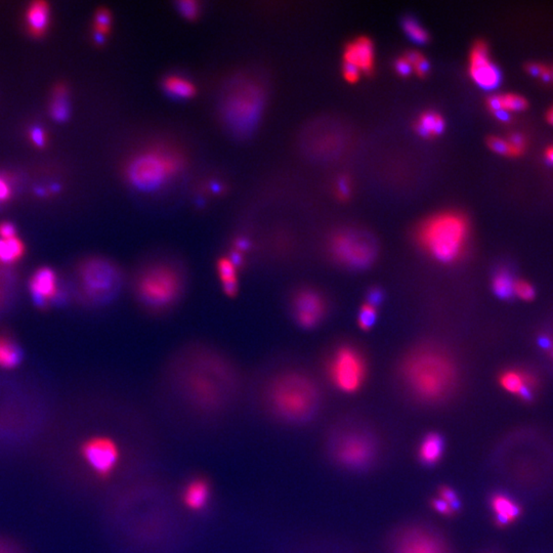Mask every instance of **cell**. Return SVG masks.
<instances>
[{
	"instance_id": "44dd1931",
	"label": "cell",
	"mask_w": 553,
	"mask_h": 553,
	"mask_svg": "<svg viewBox=\"0 0 553 553\" xmlns=\"http://www.w3.org/2000/svg\"><path fill=\"white\" fill-rule=\"evenodd\" d=\"M161 89L171 99L186 101L195 98L198 88L193 80L182 74H167L160 82Z\"/></svg>"
},
{
	"instance_id": "ee69618b",
	"label": "cell",
	"mask_w": 553,
	"mask_h": 553,
	"mask_svg": "<svg viewBox=\"0 0 553 553\" xmlns=\"http://www.w3.org/2000/svg\"><path fill=\"white\" fill-rule=\"evenodd\" d=\"M394 67H396V71L398 72L401 76H409V75L413 72L412 66L410 65L409 62L407 61V59L405 58V57H402V58L396 59V64H394Z\"/></svg>"
},
{
	"instance_id": "ffe728a7",
	"label": "cell",
	"mask_w": 553,
	"mask_h": 553,
	"mask_svg": "<svg viewBox=\"0 0 553 553\" xmlns=\"http://www.w3.org/2000/svg\"><path fill=\"white\" fill-rule=\"evenodd\" d=\"M490 508L496 524L500 526L515 523L522 515V508L517 500L505 493H494L490 498Z\"/></svg>"
},
{
	"instance_id": "7dc6e473",
	"label": "cell",
	"mask_w": 553,
	"mask_h": 553,
	"mask_svg": "<svg viewBox=\"0 0 553 553\" xmlns=\"http://www.w3.org/2000/svg\"><path fill=\"white\" fill-rule=\"evenodd\" d=\"M508 141L511 145H512L513 147L517 148V150H519V151H522L524 153L526 143H524V138L522 134H511L510 138H508Z\"/></svg>"
},
{
	"instance_id": "8992f818",
	"label": "cell",
	"mask_w": 553,
	"mask_h": 553,
	"mask_svg": "<svg viewBox=\"0 0 553 553\" xmlns=\"http://www.w3.org/2000/svg\"><path fill=\"white\" fill-rule=\"evenodd\" d=\"M403 379L412 394L424 402H438L456 385L457 370L448 354L436 349L412 352L405 360Z\"/></svg>"
},
{
	"instance_id": "6da1fadb",
	"label": "cell",
	"mask_w": 553,
	"mask_h": 553,
	"mask_svg": "<svg viewBox=\"0 0 553 553\" xmlns=\"http://www.w3.org/2000/svg\"><path fill=\"white\" fill-rule=\"evenodd\" d=\"M156 385L189 406L213 413L241 396L249 376L224 350L193 341L173 350L165 360Z\"/></svg>"
},
{
	"instance_id": "277c9868",
	"label": "cell",
	"mask_w": 553,
	"mask_h": 553,
	"mask_svg": "<svg viewBox=\"0 0 553 553\" xmlns=\"http://www.w3.org/2000/svg\"><path fill=\"white\" fill-rule=\"evenodd\" d=\"M268 90L261 77L238 73L222 87L217 116L224 131L238 140H245L259 129L266 112Z\"/></svg>"
},
{
	"instance_id": "b9f144b4",
	"label": "cell",
	"mask_w": 553,
	"mask_h": 553,
	"mask_svg": "<svg viewBox=\"0 0 553 553\" xmlns=\"http://www.w3.org/2000/svg\"><path fill=\"white\" fill-rule=\"evenodd\" d=\"M17 237V229L12 222H4L0 224V239H13Z\"/></svg>"
},
{
	"instance_id": "c3c4849f",
	"label": "cell",
	"mask_w": 553,
	"mask_h": 553,
	"mask_svg": "<svg viewBox=\"0 0 553 553\" xmlns=\"http://www.w3.org/2000/svg\"><path fill=\"white\" fill-rule=\"evenodd\" d=\"M538 343L539 347H541L542 350H548V352H550V350L552 349L553 341L548 335L541 334L538 337V343Z\"/></svg>"
},
{
	"instance_id": "11a10c76",
	"label": "cell",
	"mask_w": 553,
	"mask_h": 553,
	"mask_svg": "<svg viewBox=\"0 0 553 553\" xmlns=\"http://www.w3.org/2000/svg\"><path fill=\"white\" fill-rule=\"evenodd\" d=\"M550 358H552V360L553 361V345H552V349L550 350Z\"/></svg>"
},
{
	"instance_id": "7a4b0ae2",
	"label": "cell",
	"mask_w": 553,
	"mask_h": 553,
	"mask_svg": "<svg viewBox=\"0 0 553 553\" xmlns=\"http://www.w3.org/2000/svg\"><path fill=\"white\" fill-rule=\"evenodd\" d=\"M186 262L178 254L157 252L143 257L127 276L132 301L152 317L171 314L182 303L189 288Z\"/></svg>"
},
{
	"instance_id": "30bf717a",
	"label": "cell",
	"mask_w": 553,
	"mask_h": 553,
	"mask_svg": "<svg viewBox=\"0 0 553 553\" xmlns=\"http://www.w3.org/2000/svg\"><path fill=\"white\" fill-rule=\"evenodd\" d=\"M330 251L337 261L352 270L367 268L376 257L369 238L352 231L337 233L330 242Z\"/></svg>"
},
{
	"instance_id": "d590c367",
	"label": "cell",
	"mask_w": 553,
	"mask_h": 553,
	"mask_svg": "<svg viewBox=\"0 0 553 553\" xmlns=\"http://www.w3.org/2000/svg\"><path fill=\"white\" fill-rule=\"evenodd\" d=\"M378 318V308L365 303L359 313L358 323L362 330H369Z\"/></svg>"
},
{
	"instance_id": "484cf974",
	"label": "cell",
	"mask_w": 553,
	"mask_h": 553,
	"mask_svg": "<svg viewBox=\"0 0 553 553\" xmlns=\"http://www.w3.org/2000/svg\"><path fill=\"white\" fill-rule=\"evenodd\" d=\"M487 106L494 113L497 111L517 112L524 111L528 107V102L519 94H506L492 96L487 100Z\"/></svg>"
},
{
	"instance_id": "2e32d148",
	"label": "cell",
	"mask_w": 553,
	"mask_h": 553,
	"mask_svg": "<svg viewBox=\"0 0 553 553\" xmlns=\"http://www.w3.org/2000/svg\"><path fill=\"white\" fill-rule=\"evenodd\" d=\"M338 461L347 466H364L373 455V446L368 438L350 435L340 440L335 451Z\"/></svg>"
},
{
	"instance_id": "d6986e66",
	"label": "cell",
	"mask_w": 553,
	"mask_h": 553,
	"mask_svg": "<svg viewBox=\"0 0 553 553\" xmlns=\"http://www.w3.org/2000/svg\"><path fill=\"white\" fill-rule=\"evenodd\" d=\"M215 273L222 292L228 296H235L240 286L242 271L226 252L220 254L215 261Z\"/></svg>"
},
{
	"instance_id": "ac0fdd59",
	"label": "cell",
	"mask_w": 553,
	"mask_h": 553,
	"mask_svg": "<svg viewBox=\"0 0 553 553\" xmlns=\"http://www.w3.org/2000/svg\"><path fill=\"white\" fill-rule=\"evenodd\" d=\"M375 63L373 43L368 37L354 39L345 46L343 64L354 66L361 73H371Z\"/></svg>"
},
{
	"instance_id": "4316f807",
	"label": "cell",
	"mask_w": 553,
	"mask_h": 553,
	"mask_svg": "<svg viewBox=\"0 0 553 553\" xmlns=\"http://www.w3.org/2000/svg\"><path fill=\"white\" fill-rule=\"evenodd\" d=\"M22 361L19 345L8 335L0 334V368L14 369Z\"/></svg>"
},
{
	"instance_id": "bcb514c9",
	"label": "cell",
	"mask_w": 553,
	"mask_h": 553,
	"mask_svg": "<svg viewBox=\"0 0 553 553\" xmlns=\"http://www.w3.org/2000/svg\"><path fill=\"white\" fill-rule=\"evenodd\" d=\"M12 195V189L8 180L0 178V202L8 201Z\"/></svg>"
},
{
	"instance_id": "7bdbcfd3",
	"label": "cell",
	"mask_w": 553,
	"mask_h": 553,
	"mask_svg": "<svg viewBox=\"0 0 553 553\" xmlns=\"http://www.w3.org/2000/svg\"><path fill=\"white\" fill-rule=\"evenodd\" d=\"M343 74L345 80L350 83L357 82L361 76V72L357 68L352 65H347V64H343Z\"/></svg>"
},
{
	"instance_id": "83f0119b",
	"label": "cell",
	"mask_w": 553,
	"mask_h": 553,
	"mask_svg": "<svg viewBox=\"0 0 553 553\" xmlns=\"http://www.w3.org/2000/svg\"><path fill=\"white\" fill-rule=\"evenodd\" d=\"M415 129L423 138H433L444 131L445 120L437 112H424L418 117Z\"/></svg>"
},
{
	"instance_id": "681fc988",
	"label": "cell",
	"mask_w": 553,
	"mask_h": 553,
	"mask_svg": "<svg viewBox=\"0 0 553 553\" xmlns=\"http://www.w3.org/2000/svg\"><path fill=\"white\" fill-rule=\"evenodd\" d=\"M543 68L544 65H540V64H530V65L526 66V71L530 74L534 75V76H541Z\"/></svg>"
},
{
	"instance_id": "5bb4252c",
	"label": "cell",
	"mask_w": 553,
	"mask_h": 553,
	"mask_svg": "<svg viewBox=\"0 0 553 553\" xmlns=\"http://www.w3.org/2000/svg\"><path fill=\"white\" fill-rule=\"evenodd\" d=\"M500 387L506 393L517 396L526 403H532L540 387V379L529 369H506L498 378Z\"/></svg>"
},
{
	"instance_id": "f6af8a7d",
	"label": "cell",
	"mask_w": 553,
	"mask_h": 553,
	"mask_svg": "<svg viewBox=\"0 0 553 553\" xmlns=\"http://www.w3.org/2000/svg\"><path fill=\"white\" fill-rule=\"evenodd\" d=\"M382 301L383 293L381 292V290L378 289V288H372V289H370V292H368L367 301H366V303H369V305L378 308V306L380 305Z\"/></svg>"
},
{
	"instance_id": "d6a6232c",
	"label": "cell",
	"mask_w": 553,
	"mask_h": 553,
	"mask_svg": "<svg viewBox=\"0 0 553 553\" xmlns=\"http://www.w3.org/2000/svg\"><path fill=\"white\" fill-rule=\"evenodd\" d=\"M175 10L187 21H196L201 15L202 8L195 0H180L175 2Z\"/></svg>"
},
{
	"instance_id": "e0dca14e",
	"label": "cell",
	"mask_w": 553,
	"mask_h": 553,
	"mask_svg": "<svg viewBox=\"0 0 553 553\" xmlns=\"http://www.w3.org/2000/svg\"><path fill=\"white\" fill-rule=\"evenodd\" d=\"M396 553H447V548L433 533L412 529L398 539Z\"/></svg>"
},
{
	"instance_id": "f35d334b",
	"label": "cell",
	"mask_w": 553,
	"mask_h": 553,
	"mask_svg": "<svg viewBox=\"0 0 553 553\" xmlns=\"http://www.w3.org/2000/svg\"><path fill=\"white\" fill-rule=\"evenodd\" d=\"M352 193V186L347 176H341L338 178L336 184V194L340 199L345 200L350 197Z\"/></svg>"
},
{
	"instance_id": "8d00e7d4",
	"label": "cell",
	"mask_w": 553,
	"mask_h": 553,
	"mask_svg": "<svg viewBox=\"0 0 553 553\" xmlns=\"http://www.w3.org/2000/svg\"><path fill=\"white\" fill-rule=\"evenodd\" d=\"M515 297L530 303V301H534L536 297V289L526 280L515 279Z\"/></svg>"
},
{
	"instance_id": "f1b7e54d",
	"label": "cell",
	"mask_w": 553,
	"mask_h": 553,
	"mask_svg": "<svg viewBox=\"0 0 553 553\" xmlns=\"http://www.w3.org/2000/svg\"><path fill=\"white\" fill-rule=\"evenodd\" d=\"M25 253V244L19 237L0 239V264H15L21 261Z\"/></svg>"
},
{
	"instance_id": "816d5d0a",
	"label": "cell",
	"mask_w": 553,
	"mask_h": 553,
	"mask_svg": "<svg viewBox=\"0 0 553 553\" xmlns=\"http://www.w3.org/2000/svg\"><path fill=\"white\" fill-rule=\"evenodd\" d=\"M494 115L497 117L499 120L503 121V122H508L510 119V113L505 111L494 112Z\"/></svg>"
},
{
	"instance_id": "ba28073f",
	"label": "cell",
	"mask_w": 553,
	"mask_h": 553,
	"mask_svg": "<svg viewBox=\"0 0 553 553\" xmlns=\"http://www.w3.org/2000/svg\"><path fill=\"white\" fill-rule=\"evenodd\" d=\"M78 272L82 294L94 305L114 301L127 284L122 268L105 257H88L80 264Z\"/></svg>"
},
{
	"instance_id": "9f6ffc18",
	"label": "cell",
	"mask_w": 553,
	"mask_h": 553,
	"mask_svg": "<svg viewBox=\"0 0 553 553\" xmlns=\"http://www.w3.org/2000/svg\"><path fill=\"white\" fill-rule=\"evenodd\" d=\"M550 72H552V79H553V68L550 69Z\"/></svg>"
},
{
	"instance_id": "d4e9b609",
	"label": "cell",
	"mask_w": 553,
	"mask_h": 553,
	"mask_svg": "<svg viewBox=\"0 0 553 553\" xmlns=\"http://www.w3.org/2000/svg\"><path fill=\"white\" fill-rule=\"evenodd\" d=\"M515 279L505 266H500L492 276V292L501 301H511L515 297Z\"/></svg>"
},
{
	"instance_id": "f907efd6",
	"label": "cell",
	"mask_w": 553,
	"mask_h": 553,
	"mask_svg": "<svg viewBox=\"0 0 553 553\" xmlns=\"http://www.w3.org/2000/svg\"><path fill=\"white\" fill-rule=\"evenodd\" d=\"M0 553H17V550L8 542L0 540Z\"/></svg>"
},
{
	"instance_id": "74e56055",
	"label": "cell",
	"mask_w": 553,
	"mask_h": 553,
	"mask_svg": "<svg viewBox=\"0 0 553 553\" xmlns=\"http://www.w3.org/2000/svg\"><path fill=\"white\" fill-rule=\"evenodd\" d=\"M438 498L442 499L443 501L446 502L447 504L451 506L454 510L457 512L460 508L459 498L456 494L455 491L451 489L450 487L442 486L438 489Z\"/></svg>"
},
{
	"instance_id": "9a60e30c",
	"label": "cell",
	"mask_w": 553,
	"mask_h": 553,
	"mask_svg": "<svg viewBox=\"0 0 553 553\" xmlns=\"http://www.w3.org/2000/svg\"><path fill=\"white\" fill-rule=\"evenodd\" d=\"M29 290L33 301L41 308L56 301L61 294L56 271L50 266L37 268L30 278Z\"/></svg>"
},
{
	"instance_id": "52a82bcc",
	"label": "cell",
	"mask_w": 553,
	"mask_h": 553,
	"mask_svg": "<svg viewBox=\"0 0 553 553\" xmlns=\"http://www.w3.org/2000/svg\"><path fill=\"white\" fill-rule=\"evenodd\" d=\"M468 220L456 211H444L431 215L417 231L420 247L429 257L442 264L459 261L468 244Z\"/></svg>"
},
{
	"instance_id": "836d02e7",
	"label": "cell",
	"mask_w": 553,
	"mask_h": 553,
	"mask_svg": "<svg viewBox=\"0 0 553 553\" xmlns=\"http://www.w3.org/2000/svg\"><path fill=\"white\" fill-rule=\"evenodd\" d=\"M404 57L412 66L413 72L420 77L426 76L431 69V65L422 54L417 50H410Z\"/></svg>"
},
{
	"instance_id": "4fadbf2b",
	"label": "cell",
	"mask_w": 553,
	"mask_h": 553,
	"mask_svg": "<svg viewBox=\"0 0 553 553\" xmlns=\"http://www.w3.org/2000/svg\"><path fill=\"white\" fill-rule=\"evenodd\" d=\"M469 75L475 85L486 90L495 89L501 83V73L489 57L488 46L477 41L469 55Z\"/></svg>"
},
{
	"instance_id": "603a6c76",
	"label": "cell",
	"mask_w": 553,
	"mask_h": 553,
	"mask_svg": "<svg viewBox=\"0 0 553 553\" xmlns=\"http://www.w3.org/2000/svg\"><path fill=\"white\" fill-rule=\"evenodd\" d=\"M28 29L35 37L43 36L50 24V6L44 1H34L30 4L26 14Z\"/></svg>"
},
{
	"instance_id": "4dcf8cb0",
	"label": "cell",
	"mask_w": 553,
	"mask_h": 553,
	"mask_svg": "<svg viewBox=\"0 0 553 553\" xmlns=\"http://www.w3.org/2000/svg\"><path fill=\"white\" fill-rule=\"evenodd\" d=\"M112 14L108 8L96 10L94 20V41L98 45L105 43L112 26Z\"/></svg>"
},
{
	"instance_id": "f546056e",
	"label": "cell",
	"mask_w": 553,
	"mask_h": 553,
	"mask_svg": "<svg viewBox=\"0 0 553 553\" xmlns=\"http://www.w3.org/2000/svg\"><path fill=\"white\" fill-rule=\"evenodd\" d=\"M50 115L59 122H64L69 118L70 105L69 100H68V92L64 85H59L55 89L52 107H50Z\"/></svg>"
},
{
	"instance_id": "1f68e13d",
	"label": "cell",
	"mask_w": 553,
	"mask_h": 553,
	"mask_svg": "<svg viewBox=\"0 0 553 553\" xmlns=\"http://www.w3.org/2000/svg\"><path fill=\"white\" fill-rule=\"evenodd\" d=\"M403 28L414 43L423 44L429 41V33L413 17H406L403 22Z\"/></svg>"
},
{
	"instance_id": "60d3db41",
	"label": "cell",
	"mask_w": 553,
	"mask_h": 553,
	"mask_svg": "<svg viewBox=\"0 0 553 553\" xmlns=\"http://www.w3.org/2000/svg\"><path fill=\"white\" fill-rule=\"evenodd\" d=\"M30 140L36 147H44L46 143V134L41 127H34L30 129Z\"/></svg>"
},
{
	"instance_id": "7402d4cb",
	"label": "cell",
	"mask_w": 553,
	"mask_h": 553,
	"mask_svg": "<svg viewBox=\"0 0 553 553\" xmlns=\"http://www.w3.org/2000/svg\"><path fill=\"white\" fill-rule=\"evenodd\" d=\"M210 498V487L203 479L189 480L182 492V502L191 510H201L208 503Z\"/></svg>"
},
{
	"instance_id": "cb8c5ba5",
	"label": "cell",
	"mask_w": 553,
	"mask_h": 553,
	"mask_svg": "<svg viewBox=\"0 0 553 553\" xmlns=\"http://www.w3.org/2000/svg\"><path fill=\"white\" fill-rule=\"evenodd\" d=\"M444 448V440L438 433H429L419 447L420 460L426 466H433L442 459Z\"/></svg>"
},
{
	"instance_id": "e575fe53",
	"label": "cell",
	"mask_w": 553,
	"mask_h": 553,
	"mask_svg": "<svg viewBox=\"0 0 553 553\" xmlns=\"http://www.w3.org/2000/svg\"><path fill=\"white\" fill-rule=\"evenodd\" d=\"M488 145L493 151L496 152V153L501 154V155L517 157V156H521L523 154V152L513 147L508 141L497 138V136H492V138H489Z\"/></svg>"
},
{
	"instance_id": "ab89813d",
	"label": "cell",
	"mask_w": 553,
	"mask_h": 553,
	"mask_svg": "<svg viewBox=\"0 0 553 553\" xmlns=\"http://www.w3.org/2000/svg\"><path fill=\"white\" fill-rule=\"evenodd\" d=\"M431 506H433V510H437L440 515H446V517H453L456 513V511L449 504H447L446 502L443 501L438 497L431 500Z\"/></svg>"
},
{
	"instance_id": "3957f363",
	"label": "cell",
	"mask_w": 553,
	"mask_h": 553,
	"mask_svg": "<svg viewBox=\"0 0 553 553\" xmlns=\"http://www.w3.org/2000/svg\"><path fill=\"white\" fill-rule=\"evenodd\" d=\"M259 401L270 415L280 422L297 423L310 419L318 407V387L310 376L294 369L259 373L251 380Z\"/></svg>"
},
{
	"instance_id": "f5cc1de1",
	"label": "cell",
	"mask_w": 553,
	"mask_h": 553,
	"mask_svg": "<svg viewBox=\"0 0 553 553\" xmlns=\"http://www.w3.org/2000/svg\"><path fill=\"white\" fill-rule=\"evenodd\" d=\"M545 157L548 163L553 164V146L547 148V150H546L545 152Z\"/></svg>"
},
{
	"instance_id": "7c38bea8",
	"label": "cell",
	"mask_w": 553,
	"mask_h": 553,
	"mask_svg": "<svg viewBox=\"0 0 553 553\" xmlns=\"http://www.w3.org/2000/svg\"><path fill=\"white\" fill-rule=\"evenodd\" d=\"M289 308L293 320L299 327L313 329L323 320L326 303L320 293L313 288L303 287L292 293Z\"/></svg>"
},
{
	"instance_id": "8fae6325",
	"label": "cell",
	"mask_w": 553,
	"mask_h": 553,
	"mask_svg": "<svg viewBox=\"0 0 553 553\" xmlns=\"http://www.w3.org/2000/svg\"><path fill=\"white\" fill-rule=\"evenodd\" d=\"M82 459L101 479H107L115 471L120 461V448L114 438L94 436L85 440L80 447Z\"/></svg>"
},
{
	"instance_id": "5b68a950",
	"label": "cell",
	"mask_w": 553,
	"mask_h": 553,
	"mask_svg": "<svg viewBox=\"0 0 553 553\" xmlns=\"http://www.w3.org/2000/svg\"><path fill=\"white\" fill-rule=\"evenodd\" d=\"M188 166V156L180 148L153 143L140 148L127 158L123 165V178L132 191L153 195L171 186Z\"/></svg>"
},
{
	"instance_id": "db71d44e",
	"label": "cell",
	"mask_w": 553,
	"mask_h": 553,
	"mask_svg": "<svg viewBox=\"0 0 553 553\" xmlns=\"http://www.w3.org/2000/svg\"><path fill=\"white\" fill-rule=\"evenodd\" d=\"M547 120L550 124L553 125V108L552 110H550V112L547 113Z\"/></svg>"
},
{
	"instance_id": "9c48e42d",
	"label": "cell",
	"mask_w": 553,
	"mask_h": 553,
	"mask_svg": "<svg viewBox=\"0 0 553 553\" xmlns=\"http://www.w3.org/2000/svg\"><path fill=\"white\" fill-rule=\"evenodd\" d=\"M328 375L335 387L345 394L358 392L367 375L362 354L350 345L335 350L328 364Z\"/></svg>"
}]
</instances>
